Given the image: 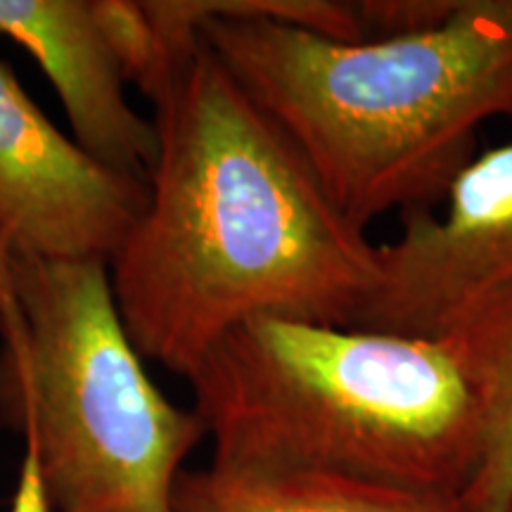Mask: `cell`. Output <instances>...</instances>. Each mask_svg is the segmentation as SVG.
Here are the masks:
<instances>
[{
	"label": "cell",
	"instance_id": "5b68a950",
	"mask_svg": "<svg viewBox=\"0 0 512 512\" xmlns=\"http://www.w3.org/2000/svg\"><path fill=\"white\" fill-rule=\"evenodd\" d=\"M512 294V143L477 152L437 209L377 245V285L354 328L446 339Z\"/></svg>",
	"mask_w": 512,
	"mask_h": 512
},
{
	"label": "cell",
	"instance_id": "6da1fadb",
	"mask_svg": "<svg viewBox=\"0 0 512 512\" xmlns=\"http://www.w3.org/2000/svg\"><path fill=\"white\" fill-rule=\"evenodd\" d=\"M152 107L147 202L110 261L140 358L188 380L249 320L354 328L377 285V245L207 43Z\"/></svg>",
	"mask_w": 512,
	"mask_h": 512
},
{
	"label": "cell",
	"instance_id": "7a4b0ae2",
	"mask_svg": "<svg viewBox=\"0 0 512 512\" xmlns=\"http://www.w3.org/2000/svg\"><path fill=\"white\" fill-rule=\"evenodd\" d=\"M185 17L302 152L337 209L366 228L437 209L486 124H512V0H460L437 29L337 41L183 0Z\"/></svg>",
	"mask_w": 512,
	"mask_h": 512
},
{
	"label": "cell",
	"instance_id": "3957f363",
	"mask_svg": "<svg viewBox=\"0 0 512 512\" xmlns=\"http://www.w3.org/2000/svg\"><path fill=\"white\" fill-rule=\"evenodd\" d=\"M211 465L316 472L460 503L479 408L451 339L306 320L235 328L188 377Z\"/></svg>",
	"mask_w": 512,
	"mask_h": 512
},
{
	"label": "cell",
	"instance_id": "9c48e42d",
	"mask_svg": "<svg viewBox=\"0 0 512 512\" xmlns=\"http://www.w3.org/2000/svg\"><path fill=\"white\" fill-rule=\"evenodd\" d=\"M479 408V458L463 512H512V294L451 337Z\"/></svg>",
	"mask_w": 512,
	"mask_h": 512
},
{
	"label": "cell",
	"instance_id": "ba28073f",
	"mask_svg": "<svg viewBox=\"0 0 512 512\" xmlns=\"http://www.w3.org/2000/svg\"><path fill=\"white\" fill-rule=\"evenodd\" d=\"M174 512H463L460 503L316 472L183 470Z\"/></svg>",
	"mask_w": 512,
	"mask_h": 512
},
{
	"label": "cell",
	"instance_id": "8fae6325",
	"mask_svg": "<svg viewBox=\"0 0 512 512\" xmlns=\"http://www.w3.org/2000/svg\"><path fill=\"white\" fill-rule=\"evenodd\" d=\"M10 512H53L48 503L46 491H43L41 475H38L36 460L31 453L24 451L22 465H19L17 489L12 496Z\"/></svg>",
	"mask_w": 512,
	"mask_h": 512
},
{
	"label": "cell",
	"instance_id": "52a82bcc",
	"mask_svg": "<svg viewBox=\"0 0 512 512\" xmlns=\"http://www.w3.org/2000/svg\"><path fill=\"white\" fill-rule=\"evenodd\" d=\"M0 36L22 46L53 83L74 143L114 174L150 181L155 121L126 100V74L93 0H0Z\"/></svg>",
	"mask_w": 512,
	"mask_h": 512
},
{
	"label": "cell",
	"instance_id": "277c9868",
	"mask_svg": "<svg viewBox=\"0 0 512 512\" xmlns=\"http://www.w3.org/2000/svg\"><path fill=\"white\" fill-rule=\"evenodd\" d=\"M0 422L24 439L53 512H174L207 437L145 373L105 261L0 268Z\"/></svg>",
	"mask_w": 512,
	"mask_h": 512
},
{
	"label": "cell",
	"instance_id": "8992f818",
	"mask_svg": "<svg viewBox=\"0 0 512 512\" xmlns=\"http://www.w3.org/2000/svg\"><path fill=\"white\" fill-rule=\"evenodd\" d=\"M145 202L147 183L88 157L0 60V268L15 256L110 264Z\"/></svg>",
	"mask_w": 512,
	"mask_h": 512
},
{
	"label": "cell",
	"instance_id": "30bf717a",
	"mask_svg": "<svg viewBox=\"0 0 512 512\" xmlns=\"http://www.w3.org/2000/svg\"><path fill=\"white\" fill-rule=\"evenodd\" d=\"M356 5L366 41H373L437 29L456 15L460 0H361Z\"/></svg>",
	"mask_w": 512,
	"mask_h": 512
}]
</instances>
